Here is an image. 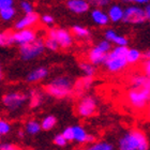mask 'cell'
<instances>
[{"label": "cell", "mask_w": 150, "mask_h": 150, "mask_svg": "<svg viewBox=\"0 0 150 150\" xmlns=\"http://www.w3.org/2000/svg\"><path fill=\"white\" fill-rule=\"evenodd\" d=\"M119 150H148L149 143L146 135L139 130L127 132L119 139Z\"/></svg>", "instance_id": "1"}, {"label": "cell", "mask_w": 150, "mask_h": 150, "mask_svg": "<svg viewBox=\"0 0 150 150\" xmlns=\"http://www.w3.org/2000/svg\"><path fill=\"white\" fill-rule=\"evenodd\" d=\"M128 46H116L106 55L105 59V67L112 73H118L125 70L128 66L125 56L128 53Z\"/></svg>", "instance_id": "2"}, {"label": "cell", "mask_w": 150, "mask_h": 150, "mask_svg": "<svg viewBox=\"0 0 150 150\" xmlns=\"http://www.w3.org/2000/svg\"><path fill=\"white\" fill-rule=\"evenodd\" d=\"M73 83L67 76H59L54 78L50 84L45 86V91L50 97L56 99H63L71 94L73 91Z\"/></svg>", "instance_id": "3"}, {"label": "cell", "mask_w": 150, "mask_h": 150, "mask_svg": "<svg viewBox=\"0 0 150 150\" xmlns=\"http://www.w3.org/2000/svg\"><path fill=\"white\" fill-rule=\"evenodd\" d=\"M127 100L135 110L142 112L147 108L150 101V91L145 88H132L128 91Z\"/></svg>", "instance_id": "4"}, {"label": "cell", "mask_w": 150, "mask_h": 150, "mask_svg": "<svg viewBox=\"0 0 150 150\" xmlns=\"http://www.w3.org/2000/svg\"><path fill=\"white\" fill-rule=\"evenodd\" d=\"M28 101V96L19 91H11L3 94L1 102L6 110L9 112H16L22 108L23 105Z\"/></svg>", "instance_id": "5"}, {"label": "cell", "mask_w": 150, "mask_h": 150, "mask_svg": "<svg viewBox=\"0 0 150 150\" xmlns=\"http://www.w3.org/2000/svg\"><path fill=\"white\" fill-rule=\"evenodd\" d=\"M45 50V45H44V40L42 39H35L33 42L25 45H22L19 47V55L21 58L25 61H29L39 57L41 54L43 53Z\"/></svg>", "instance_id": "6"}, {"label": "cell", "mask_w": 150, "mask_h": 150, "mask_svg": "<svg viewBox=\"0 0 150 150\" xmlns=\"http://www.w3.org/2000/svg\"><path fill=\"white\" fill-rule=\"evenodd\" d=\"M97 101L92 96H85L77 103L76 112L81 118H89L97 112Z\"/></svg>", "instance_id": "7"}, {"label": "cell", "mask_w": 150, "mask_h": 150, "mask_svg": "<svg viewBox=\"0 0 150 150\" xmlns=\"http://www.w3.org/2000/svg\"><path fill=\"white\" fill-rule=\"evenodd\" d=\"M122 21L128 24H133V25L143 24L146 22L144 9H142L141 6H130L125 8Z\"/></svg>", "instance_id": "8"}, {"label": "cell", "mask_w": 150, "mask_h": 150, "mask_svg": "<svg viewBox=\"0 0 150 150\" xmlns=\"http://www.w3.org/2000/svg\"><path fill=\"white\" fill-rule=\"evenodd\" d=\"M48 38L55 40L58 43L59 47L68 48L72 45L73 39L72 35L68 30L62 28H53L48 31Z\"/></svg>", "instance_id": "9"}, {"label": "cell", "mask_w": 150, "mask_h": 150, "mask_svg": "<svg viewBox=\"0 0 150 150\" xmlns=\"http://www.w3.org/2000/svg\"><path fill=\"white\" fill-rule=\"evenodd\" d=\"M37 39L35 31L32 29H23L17 30L13 33V43L18 44L19 46L25 45V44L31 43Z\"/></svg>", "instance_id": "10"}, {"label": "cell", "mask_w": 150, "mask_h": 150, "mask_svg": "<svg viewBox=\"0 0 150 150\" xmlns=\"http://www.w3.org/2000/svg\"><path fill=\"white\" fill-rule=\"evenodd\" d=\"M73 132V142H76L78 144H85V143H93L94 136L88 134V132L81 125H74L72 127Z\"/></svg>", "instance_id": "11"}, {"label": "cell", "mask_w": 150, "mask_h": 150, "mask_svg": "<svg viewBox=\"0 0 150 150\" xmlns=\"http://www.w3.org/2000/svg\"><path fill=\"white\" fill-rule=\"evenodd\" d=\"M39 21V14L35 12L25 14L24 17L17 21L15 24V28L17 30H23V29H30V27L35 26Z\"/></svg>", "instance_id": "12"}, {"label": "cell", "mask_w": 150, "mask_h": 150, "mask_svg": "<svg viewBox=\"0 0 150 150\" xmlns=\"http://www.w3.org/2000/svg\"><path fill=\"white\" fill-rule=\"evenodd\" d=\"M67 6L71 12L76 13V14H83L89 10L90 3L87 0H68Z\"/></svg>", "instance_id": "13"}, {"label": "cell", "mask_w": 150, "mask_h": 150, "mask_svg": "<svg viewBox=\"0 0 150 150\" xmlns=\"http://www.w3.org/2000/svg\"><path fill=\"white\" fill-rule=\"evenodd\" d=\"M106 55L107 54L102 52V50L96 45V46L92 47V48L89 50L88 59H89V62H90L92 66H99V64H102V63L105 62Z\"/></svg>", "instance_id": "14"}, {"label": "cell", "mask_w": 150, "mask_h": 150, "mask_svg": "<svg viewBox=\"0 0 150 150\" xmlns=\"http://www.w3.org/2000/svg\"><path fill=\"white\" fill-rule=\"evenodd\" d=\"M47 75H48V70L45 67H40V68L32 70L31 72H29L26 77V81L28 83H38L44 79Z\"/></svg>", "instance_id": "15"}, {"label": "cell", "mask_w": 150, "mask_h": 150, "mask_svg": "<svg viewBox=\"0 0 150 150\" xmlns=\"http://www.w3.org/2000/svg\"><path fill=\"white\" fill-rule=\"evenodd\" d=\"M105 40H107L108 42L115 43L117 46H127L128 45V39L122 37V35H117L112 29H108L105 32Z\"/></svg>", "instance_id": "16"}, {"label": "cell", "mask_w": 150, "mask_h": 150, "mask_svg": "<svg viewBox=\"0 0 150 150\" xmlns=\"http://www.w3.org/2000/svg\"><path fill=\"white\" fill-rule=\"evenodd\" d=\"M93 83V77L90 76H84V77L79 78L75 85L73 86V89L75 91H77L78 93H83L84 91L88 90L91 87V85Z\"/></svg>", "instance_id": "17"}, {"label": "cell", "mask_w": 150, "mask_h": 150, "mask_svg": "<svg viewBox=\"0 0 150 150\" xmlns=\"http://www.w3.org/2000/svg\"><path fill=\"white\" fill-rule=\"evenodd\" d=\"M123 13H125V10L122 9L121 6H118V4H114V6H110L108 12H107V16H108L110 21H112L114 23H117L122 21V18H123Z\"/></svg>", "instance_id": "18"}, {"label": "cell", "mask_w": 150, "mask_h": 150, "mask_svg": "<svg viewBox=\"0 0 150 150\" xmlns=\"http://www.w3.org/2000/svg\"><path fill=\"white\" fill-rule=\"evenodd\" d=\"M28 100H29V106L31 107V108H37L43 102V94H42L41 91L37 90V89H32L29 92Z\"/></svg>", "instance_id": "19"}, {"label": "cell", "mask_w": 150, "mask_h": 150, "mask_svg": "<svg viewBox=\"0 0 150 150\" xmlns=\"http://www.w3.org/2000/svg\"><path fill=\"white\" fill-rule=\"evenodd\" d=\"M91 18L96 24L100 26H105L107 25L108 23V16L105 12H103L102 10L100 9H94L92 12H91Z\"/></svg>", "instance_id": "20"}, {"label": "cell", "mask_w": 150, "mask_h": 150, "mask_svg": "<svg viewBox=\"0 0 150 150\" xmlns=\"http://www.w3.org/2000/svg\"><path fill=\"white\" fill-rule=\"evenodd\" d=\"M42 130L41 129L40 122L35 120V119H31V120H28L25 125V133L28 135H37L38 133H40V131Z\"/></svg>", "instance_id": "21"}, {"label": "cell", "mask_w": 150, "mask_h": 150, "mask_svg": "<svg viewBox=\"0 0 150 150\" xmlns=\"http://www.w3.org/2000/svg\"><path fill=\"white\" fill-rule=\"evenodd\" d=\"M147 81L148 77L146 75L136 74L132 76L131 79H130V83L132 85V88H145Z\"/></svg>", "instance_id": "22"}, {"label": "cell", "mask_w": 150, "mask_h": 150, "mask_svg": "<svg viewBox=\"0 0 150 150\" xmlns=\"http://www.w3.org/2000/svg\"><path fill=\"white\" fill-rule=\"evenodd\" d=\"M56 123H57V119L53 115H48L46 117H44L42 119V121L40 122L41 129L44 130V131H50L56 125Z\"/></svg>", "instance_id": "23"}, {"label": "cell", "mask_w": 150, "mask_h": 150, "mask_svg": "<svg viewBox=\"0 0 150 150\" xmlns=\"http://www.w3.org/2000/svg\"><path fill=\"white\" fill-rule=\"evenodd\" d=\"M142 58V53L136 48H129L125 59L128 64H134V63L138 62Z\"/></svg>", "instance_id": "24"}, {"label": "cell", "mask_w": 150, "mask_h": 150, "mask_svg": "<svg viewBox=\"0 0 150 150\" xmlns=\"http://www.w3.org/2000/svg\"><path fill=\"white\" fill-rule=\"evenodd\" d=\"M85 150H114V146L107 142H97L92 143Z\"/></svg>", "instance_id": "25"}, {"label": "cell", "mask_w": 150, "mask_h": 150, "mask_svg": "<svg viewBox=\"0 0 150 150\" xmlns=\"http://www.w3.org/2000/svg\"><path fill=\"white\" fill-rule=\"evenodd\" d=\"M79 68L84 72L85 76H90L93 77L94 73H96V68L94 66H92L90 62H81L79 63Z\"/></svg>", "instance_id": "26"}, {"label": "cell", "mask_w": 150, "mask_h": 150, "mask_svg": "<svg viewBox=\"0 0 150 150\" xmlns=\"http://www.w3.org/2000/svg\"><path fill=\"white\" fill-rule=\"evenodd\" d=\"M72 31L78 38H88L90 35V31L86 27H83V26H79V25L73 26Z\"/></svg>", "instance_id": "27"}, {"label": "cell", "mask_w": 150, "mask_h": 150, "mask_svg": "<svg viewBox=\"0 0 150 150\" xmlns=\"http://www.w3.org/2000/svg\"><path fill=\"white\" fill-rule=\"evenodd\" d=\"M13 44L12 32H0V46H9Z\"/></svg>", "instance_id": "28"}, {"label": "cell", "mask_w": 150, "mask_h": 150, "mask_svg": "<svg viewBox=\"0 0 150 150\" xmlns=\"http://www.w3.org/2000/svg\"><path fill=\"white\" fill-rule=\"evenodd\" d=\"M15 9L11 6V8H6V9H3L0 11V17L3 21H11V19L15 16Z\"/></svg>", "instance_id": "29"}, {"label": "cell", "mask_w": 150, "mask_h": 150, "mask_svg": "<svg viewBox=\"0 0 150 150\" xmlns=\"http://www.w3.org/2000/svg\"><path fill=\"white\" fill-rule=\"evenodd\" d=\"M12 131V125L8 120L0 118V135H6Z\"/></svg>", "instance_id": "30"}, {"label": "cell", "mask_w": 150, "mask_h": 150, "mask_svg": "<svg viewBox=\"0 0 150 150\" xmlns=\"http://www.w3.org/2000/svg\"><path fill=\"white\" fill-rule=\"evenodd\" d=\"M44 45H45V48L52 50V52H56L59 48V45L57 43L56 41L50 39V38H47L46 40L44 41Z\"/></svg>", "instance_id": "31"}, {"label": "cell", "mask_w": 150, "mask_h": 150, "mask_svg": "<svg viewBox=\"0 0 150 150\" xmlns=\"http://www.w3.org/2000/svg\"><path fill=\"white\" fill-rule=\"evenodd\" d=\"M99 48H100L102 52H104L105 54H108L112 50V45H110V42H108L107 40H103L99 42L97 45Z\"/></svg>", "instance_id": "32"}, {"label": "cell", "mask_w": 150, "mask_h": 150, "mask_svg": "<svg viewBox=\"0 0 150 150\" xmlns=\"http://www.w3.org/2000/svg\"><path fill=\"white\" fill-rule=\"evenodd\" d=\"M21 8L25 12V14H29V13L33 12V6L29 1H22L21 2Z\"/></svg>", "instance_id": "33"}, {"label": "cell", "mask_w": 150, "mask_h": 150, "mask_svg": "<svg viewBox=\"0 0 150 150\" xmlns=\"http://www.w3.org/2000/svg\"><path fill=\"white\" fill-rule=\"evenodd\" d=\"M54 143H55V145H57V146H59V147H63V146H66L67 145V139L64 137H63L62 134H57L55 137H54Z\"/></svg>", "instance_id": "34"}, {"label": "cell", "mask_w": 150, "mask_h": 150, "mask_svg": "<svg viewBox=\"0 0 150 150\" xmlns=\"http://www.w3.org/2000/svg\"><path fill=\"white\" fill-rule=\"evenodd\" d=\"M61 134L63 135V137L66 138L67 142H73V132H72V127H68L62 131Z\"/></svg>", "instance_id": "35"}, {"label": "cell", "mask_w": 150, "mask_h": 150, "mask_svg": "<svg viewBox=\"0 0 150 150\" xmlns=\"http://www.w3.org/2000/svg\"><path fill=\"white\" fill-rule=\"evenodd\" d=\"M89 3H92L93 6L102 8V6H106L110 3L112 0H87Z\"/></svg>", "instance_id": "36"}, {"label": "cell", "mask_w": 150, "mask_h": 150, "mask_svg": "<svg viewBox=\"0 0 150 150\" xmlns=\"http://www.w3.org/2000/svg\"><path fill=\"white\" fill-rule=\"evenodd\" d=\"M0 150H21V149L14 144L2 143V144H0Z\"/></svg>", "instance_id": "37"}, {"label": "cell", "mask_w": 150, "mask_h": 150, "mask_svg": "<svg viewBox=\"0 0 150 150\" xmlns=\"http://www.w3.org/2000/svg\"><path fill=\"white\" fill-rule=\"evenodd\" d=\"M13 6V0H0V11Z\"/></svg>", "instance_id": "38"}, {"label": "cell", "mask_w": 150, "mask_h": 150, "mask_svg": "<svg viewBox=\"0 0 150 150\" xmlns=\"http://www.w3.org/2000/svg\"><path fill=\"white\" fill-rule=\"evenodd\" d=\"M42 22L44 23V24H46V25H53L54 24V17L52 15H50V14H44L43 16H42Z\"/></svg>", "instance_id": "39"}, {"label": "cell", "mask_w": 150, "mask_h": 150, "mask_svg": "<svg viewBox=\"0 0 150 150\" xmlns=\"http://www.w3.org/2000/svg\"><path fill=\"white\" fill-rule=\"evenodd\" d=\"M143 70H144L145 75L147 77H150V59H147L143 64Z\"/></svg>", "instance_id": "40"}, {"label": "cell", "mask_w": 150, "mask_h": 150, "mask_svg": "<svg viewBox=\"0 0 150 150\" xmlns=\"http://www.w3.org/2000/svg\"><path fill=\"white\" fill-rule=\"evenodd\" d=\"M144 11H145V16H146V21H149L150 22V4L146 6Z\"/></svg>", "instance_id": "41"}, {"label": "cell", "mask_w": 150, "mask_h": 150, "mask_svg": "<svg viewBox=\"0 0 150 150\" xmlns=\"http://www.w3.org/2000/svg\"><path fill=\"white\" fill-rule=\"evenodd\" d=\"M149 0H134V3H138V4H144V3H148Z\"/></svg>", "instance_id": "42"}, {"label": "cell", "mask_w": 150, "mask_h": 150, "mask_svg": "<svg viewBox=\"0 0 150 150\" xmlns=\"http://www.w3.org/2000/svg\"><path fill=\"white\" fill-rule=\"evenodd\" d=\"M17 135H18V137L23 138L24 136H25V133H24V131H22V130H19V131L17 132Z\"/></svg>", "instance_id": "43"}, {"label": "cell", "mask_w": 150, "mask_h": 150, "mask_svg": "<svg viewBox=\"0 0 150 150\" xmlns=\"http://www.w3.org/2000/svg\"><path fill=\"white\" fill-rule=\"evenodd\" d=\"M145 58H147V59H150V50H148V52H146L145 53Z\"/></svg>", "instance_id": "44"}, {"label": "cell", "mask_w": 150, "mask_h": 150, "mask_svg": "<svg viewBox=\"0 0 150 150\" xmlns=\"http://www.w3.org/2000/svg\"><path fill=\"white\" fill-rule=\"evenodd\" d=\"M147 115L149 116V118H150V101H149V104H148V106H147Z\"/></svg>", "instance_id": "45"}, {"label": "cell", "mask_w": 150, "mask_h": 150, "mask_svg": "<svg viewBox=\"0 0 150 150\" xmlns=\"http://www.w3.org/2000/svg\"><path fill=\"white\" fill-rule=\"evenodd\" d=\"M2 78V70H1V66H0V79Z\"/></svg>", "instance_id": "46"}, {"label": "cell", "mask_w": 150, "mask_h": 150, "mask_svg": "<svg viewBox=\"0 0 150 150\" xmlns=\"http://www.w3.org/2000/svg\"><path fill=\"white\" fill-rule=\"evenodd\" d=\"M123 1H125V2H134V0H123Z\"/></svg>", "instance_id": "47"}, {"label": "cell", "mask_w": 150, "mask_h": 150, "mask_svg": "<svg viewBox=\"0 0 150 150\" xmlns=\"http://www.w3.org/2000/svg\"><path fill=\"white\" fill-rule=\"evenodd\" d=\"M0 138H1V135H0Z\"/></svg>", "instance_id": "48"}]
</instances>
